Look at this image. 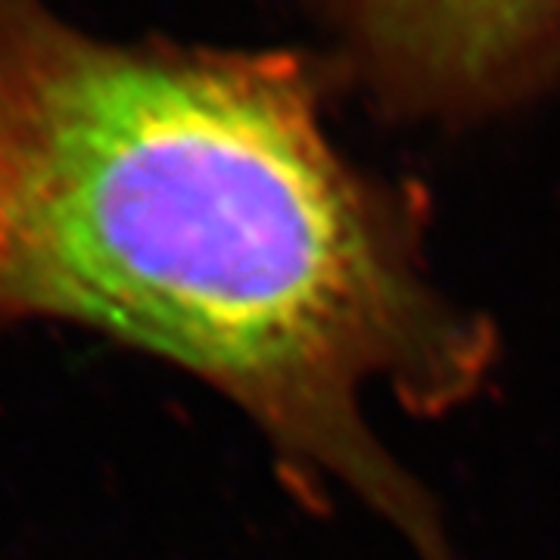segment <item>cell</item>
<instances>
[{
  "label": "cell",
  "instance_id": "6da1fadb",
  "mask_svg": "<svg viewBox=\"0 0 560 560\" xmlns=\"http://www.w3.org/2000/svg\"><path fill=\"white\" fill-rule=\"evenodd\" d=\"M427 206L346 160L283 50L119 40L0 0V340L62 324L172 364L268 442L308 508L337 489L418 560H458L368 396L442 418L499 334L430 278Z\"/></svg>",
  "mask_w": 560,
  "mask_h": 560
},
{
  "label": "cell",
  "instance_id": "7a4b0ae2",
  "mask_svg": "<svg viewBox=\"0 0 560 560\" xmlns=\"http://www.w3.org/2000/svg\"><path fill=\"white\" fill-rule=\"evenodd\" d=\"M393 113L474 119L560 79V0H327Z\"/></svg>",
  "mask_w": 560,
  "mask_h": 560
}]
</instances>
